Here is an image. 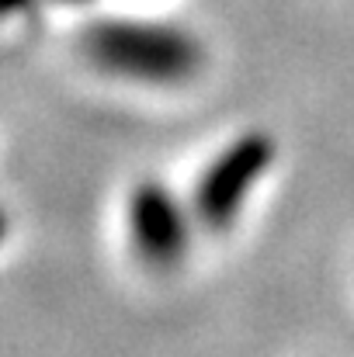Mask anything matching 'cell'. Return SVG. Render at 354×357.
Returning a JSON list of instances; mask_svg holds the SVG:
<instances>
[{
	"label": "cell",
	"mask_w": 354,
	"mask_h": 357,
	"mask_svg": "<svg viewBox=\"0 0 354 357\" xmlns=\"http://www.w3.org/2000/svg\"><path fill=\"white\" fill-rule=\"evenodd\" d=\"M274 163V139L267 132H243L230 146L216 153V160L202 170L191 191V215L202 229L223 233L230 229L243 205L250 202L253 188L267 177Z\"/></svg>",
	"instance_id": "cell-2"
},
{
	"label": "cell",
	"mask_w": 354,
	"mask_h": 357,
	"mask_svg": "<svg viewBox=\"0 0 354 357\" xmlns=\"http://www.w3.org/2000/svg\"><path fill=\"white\" fill-rule=\"evenodd\" d=\"M191 205H184L167 184L142 181L128 198V236L142 264L149 267H174L184 260L195 229Z\"/></svg>",
	"instance_id": "cell-3"
},
{
	"label": "cell",
	"mask_w": 354,
	"mask_h": 357,
	"mask_svg": "<svg viewBox=\"0 0 354 357\" xmlns=\"http://www.w3.org/2000/svg\"><path fill=\"white\" fill-rule=\"evenodd\" d=\"M84 52L105 73L153 87L188 84L205 63V49L188 28L139 17L94 21L84 31Z\"/></svg>",
	"instance_id": "cell-1"
},
{
	"label": "cell",
	"mask_w": 354,
	"mask_h": 357,
	"mask_svg": "<svg viewBox=\"0 0 354 357\" xmlns=\"http://www.w3.org/2000/svg\"><path fill=\"white\" fill-rule=\"evenodd\" d=\"M38 0H0V17H14V14H24L28 7H35Z\"/></svg>",
	"instance_id": "cell-4"
},
{
	"label": "cell",
	"mask_w": 354,
	"mask_h": 357,
	"mask_svg": "<svg viewBox=\"0 0 354 357\" xmlns=\"http://www.w3.org/2000/svg\"><path fill=\"white\" fill-rule=\"evenodd\" d=\"M7 233H10V219H7V212L0 208V243L7 239Z\"/></svg>",
	"instance_id": "cell-5"
},
{
	"label": "cell",
	"mask_w": 354,
	"mask_h": 357,
	"mask_svg": "<svg viewBox=\"0 0 354 357\" xmlns=\"http://www.w3.org/2000/svg\"><path fill=\"white\" fill-rule=\"evenodd\" d=\"M59 3H84V0H59Z\"/></svg>",
	"instance_id": "cell-6"
}]
</instances>
